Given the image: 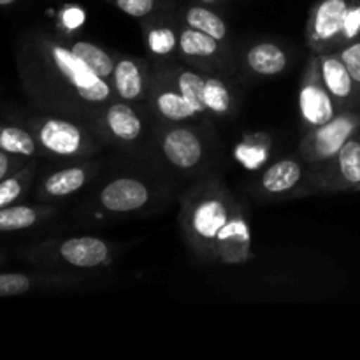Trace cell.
<instances>
[{"label": "cell", "mask_w": 360, "mask_h": 360, "mask_svg": "<svg viewBox=\"0 0 360 360\" xmlns=\"http://www.w3.org/2000/svg\"><path fill=\"white\" fill-rule=\"evenodd\" d=\"M183 227L192 245L210 259L243 262L250 257L252 231L225 190L206 185L193 190L183 213Z\"/></svg>", "instance_id": "cell-1"}, {"label": "cell", "mask_w": 360, "mask_h": 360, "mask_svg": "<svg viewBox=\"0 0 360 360\" xmlns=\"http://www.w3.org/2000/svg\"><path fill=\"white\" fill-rule=\"evenodd\" d=\"M46 55L49 63L63 79V83L86 104L102 105L108 104L115 97V90L111 81L102 79L91 69L84 65L81 58H77L69 46L58 44V42H46Z\"/></svg>", "instance_id": "cell-2"}, {"label": "cell", "mask_w": 360, "mask_h": 360, "mask_svg": "<svg viewBox=\"0 0 360 360\" xmlns=\"http://www.w3.org/2000/svg\"><path fill=\"white\" fill-rule=\"evenodd\" d=\"M41 150L60 158H83L97 151L95 139L77 123L56 116H42L30 123Z\"/></svg>", "instance_id": "cell-3"}, {"label": "cell", "mask_w": 360, "mask_h": 360, "mask_svg": "<svg viewBox=\"0 0 360 360\" xmlns=\"http://www.w3.org/2000/svg\"><path fill=\"white\" fill-rule=\"evenodd\" d=\"M360 130V111H341L330 122L309 129L301 141V155L308 164H327Z\"/></svg>", "instance_id": "cell-4"}, {"label": "cell", "mask_w": 360, "mask_h": 360, "mask_svg": "<svg viewBox=\"0 0 360 360\" xmlns=\"http://www.w3.org/2000/svg\"><path fill=\"white\" fill-rule=\"evenodd\" d=\"M172 84L193 102L204 115L211 112L217 116H225L232 111L234 98L232 91L224 79L195 70H176L172 76Z\"/></svg>", "instance_id": "cell-5"}, {"label": "cell", "mask_w": 360, "mask_h": 360, "mask_svg": "<svg viewBox=\"0 0 360 360\" xmlns=\"http://www.w3.org/2000/svg\"><path fill=\"white\" fill-rule=\"evenodd\" d=\"M352 0H316L306 27V41L315 53L341 48L345 20Z\"/></svg>", "instance_id": "cell-6"}, {"label": "cell", "mask_w": 360, "mask_h": 360, "mask_svg": "<svg viewBox=\"0 0 360 360\" xmlns=\"http://www.w3.org/2000/svg\"><path fill=\"white\" fill-rule=\"evenodd\" d=\"M338 108L340 104L320 79L315 55L309 60V65L306 67L301 88H299V112H301L302 123L308 129H316V127L330 122L340 112Z\"/></svg>", "instance_id": "cell-7"}, {"label": "cell", "mask_w": 360, "mask_h": 360, "mask_svg": "<svg viewBox=\"0 0 360 360\" xmlns=\"http://www.w3.org/2000/svg\"><path fill=\"white\" fill-rule=\"evenodd\" d=\"M58 260L65 266L76 267V269H98V267L109 266L112 260L111 243L104 241L94 236H79V238H69L56 243L53 248Z\"/></svg>", "instance_id": "cell-8"}, {"label": "cell", "mask_w": 360, "mask_h": 360, "mask_svg": "<svg viewBox=\"0 0 360 360\" xmlns=\"http://www.w3.org/2000/svg\"><path fill=\"white\" fill-rule=\"evenodd\" d=\"M151 190L143 179L122 176L109 181L98 193V204L102 210L116 214H127L139 211L150 202Z\"/></svg>", "instance_id": "cell-9"}, {"label": "cell", "mask_w": 360, "mask_h": 360, "mask_svg": "<svg viewBox=\"0 0 360 360\" xmlns=\"http://www.w3.org/2000/svg\"><path fill=\"white\" fill-rule=\"evenodd\" d=\"M160 150L169 164L181 171H192L204 158L202 139L188 127H172L165 130L160 137Z\"/></svg>", "instance_id": "cell-10"}, {"label": "cell", "mask_w": 360, "mask_h": 360, "mask_svg": "<svg viewBox=\"0 0 360 360\" xmlns=\"http://www.w3.org/2000/svg\"><path fill=\"white\" fill-rule=\"evenodd\" d=\"M316 65H319L320 79L323 86L329 90V94L336 98V102L341 105H347L360 94L354 77L348 72L347 65L343 63L341 56L336 53H315Z\"/></svg>", "instance_id": "cell-11"}, {"label": "cell", "mask_w": 360, "mask_h": 360, "mask_svg": "<svg viewBox=\"0 0 360 360\" xmlns=\"http://www.w3.org/2000/svg\"><path fill=\"white\" fill-rule=\"evenodd\" d=\"M326 186L330 190H350L360 185V134L357 132L340 153L327 162Z\"/></svg>", "instance_id": "cell-12"}, {"label": "cell", "mask_w": 360, "mask_h": 360, "mask_svg": "<svg viewBox=\"0 0 360 360\" xmlns=\"http://www.w3.org/2000/svg\"><path fill=\"white\" fill-rule=\"evenodd\" d=\"M146 63L132 56H122L116 60L111 76V86L115 97L125 102H136L146 97Z\"/></svg>", "instance_id": "cell-13"}, {"label": "cell", "mask_w": 360, "mask_h": 360, "mask_svg": "<svg viewBox=\"0 0 360 360\" xmlns=\"http://www.w3.org/2000/svg\"><path fill=\"white\" fill-rule=\"evenodd\" d=\"M102 123L109 136L120 143H136L144 132L143 118L125 101L111 102L105 105Z\"/></svg>", "instance_id": "cell-14"}, {"label": "cell", "mask_w": 360, "mask_h": 360, "mask_svg": "<svg viewBox=\"0 0 360 360\" xmlns=\"http://www.w3.org/2000/svg\"><path fill=\"white\" fill-rule=\"evenodd\" d=\"M94 174L91 165H70L46 176L39 188L41 199H63L79 192Z\"/></svg>", "instance_id": "cell-15"}, {"label": "cell", "mask_w": 360, "mask_h": 360, "mask_svg": "<svg viewBox=\"0 0 360 360\" xmlns=\"http://www.w3.org/2000/svg\"><path fill=\"white\" fill-rule=\"evenodd\" d=\"M153 109L160 118L172 123L190 122L204 115L202 109L197 108L190 98H186L178 88L172 84H162L153 91Z\"/></svg>", "instance_id": "cell-16"}, {"label": "cell", "mask_w": 360, "mask_h": 360, "mask_svg": "<svg viewBox=\"0 0 360 360\" xmlns=\"http://www.w3.org/2000/svg\"><path fill=\"white\" fill-rule=\"evenodd\" d=\"M245 63L253 74L262 77L280 76L290 63V56L276 42L262 41L250 46L245 53Z\"/></svg>", "instance_id": "cell-17"}, {"label": "cell", "mask_w": 360, "mask_h": 360, "mask_svg": "<svg viewBox=\"0 0 360 360\" xmlns=\"http://www.w3.org/2000/svg\"><path fill=\"white\" fill-rule=\"evenodd\" d=\"M302 179V165L295 158H281L274 162L260 176V188L269 195L292 192Z\"/></svg>", "instance_id": "cell-18"}, {"label": "cell", "mask_w": 360, "mask_h": 360, "mask_svg": "<svg viewBox=\"0 0 360 360\" xmlns=\"http://www.w3.org/2000/svg\"><path fill=\"white\" fill-rule=\"evenodd\" d=\"M51 213L53 210L49 207L28 206V204H11V206L0 207V232L27 231L41 224Z\"/></svg>", "instance_id": "cell-19"}, {"label": "cell", "mask_w": 360, "mask_h": 360, "mask_svg": "<svg viewBox=\"0 0 360 360\" xmlns=\"http://www.w3.org/2000/svg\"><path fill=\"white\" fill-rule=\"evenodd\" d=\"M183 21L188 27L204 32V34L211 35V37L220 42L225 41L229 35V27L224 18L214 13L213 9H210V6H204V4L197 2L186 6L183 9Z\"/></svg>", "instance_id": "cell-20"}, {"label": "cell", "mask_w": 360, "mask_h": 360, "mask_svg": "<svg viewBox=\"0 0 360 360\" xmlns=\"http://www.w3.org/2000/svg\"><path fill=\"white\" fill-rule=\"evenodd\" d=\"M179 51L192 60H213L220 55V41L195 28L185 27L179 32Z\"/></svg>", "instance_id": "cell-21"}, {"label": "cell", "mask_w": 360, "mask_h": 360, "mask_svg": "<svg viewBox=\"0 0 360 360\" xmlns=\"http://www.w3.org/2000/svg\"><path fill=\"white\" fill-rule=\"evenodd\" d=\"M70 51L81 58L84 62V65L88 69L94 70L98 77L102 79L111 81L112 70H115L116 60L112 58V55L109 51H105L104 48H101L98 44H94L90 41H74L69 46Z\"/></svg>", "instance_id": "cell-22"}, {"label": "cell", "mask_w": 360, "mask_h": 360, "mask_svg": "<svg viewBox=\"0 0 360 360\" xmlns=\"http://www.w3.org/2000/svg\"><path fill=\"white\" fill-rule=\"evenodd\" d=\"M0 150L23 158L41 153V146L34 134L13 125H0Z\"/></svg>", "instance_id": "cell-23"}, {"label": "cell", "mask_w": 360, "mask_h": 360, "mask_svg": "<svg viewBox=\"0 0 360 360\" xmlns=\"http://www.w3.org/2000/svg\"><path fill=\"white\" fill-rule=\"evenodd\" d=\"M179 34H176L174 27L169 23H155L148 27L146 32V46L151 55L158 58H167L176 49L178 44Z\"/></svg>", "instance_id": "cell-24"}, {"label": "cell", "mask_w": 360, "mask_h": 360, "mask_svg": "<svg viewBox=\"0 0 360 360\" xmlns=\"http://www.w3.org/2000/svg\"><path fill=\"white\" fill-rule=\"evenodd\" d=\"M234 157L246 169H259L269 158V141L266 136H252L234 148Z\"/></svg>", "instance_id": "cell-25"}, {"label": "cell", "mask_w": 360, "mask_h": 360, "mask_svg": "<svg viewBox=\"0 0 360 360\" xmlns=\"http://www.w3.org/2000/svg\"><path fill=\"white\" fill-rule=\"evenodd\" d=\"M34 172L35 165H23L16 172H13V174L0 181V207L16 204V200L25 195V192L30 186L32 178H34Z\"/></svg>", "instance_id": "cell-26"}, {"label": "cell", "mask_w": 360, "mask_h": 360, "mask_svg": "<svg viewBox=\"0 0 360 360\" xmlns=\"http://www.w3.org/2000/svg\"><path fill=\"white\" fill-rule=\"evenodd\" d=\"M41 278L23 273H0V297H14L34 290Z\"/></svg>", "instance_id": "cell-27"}, {"label": "cell", "mask_w": 360, "mask_h": 360, "mask_svg": "<svg viewBox=\"0 0 360 360\" xmlns=\"http://www.w3.org/2000/svg\"><path fill=\"white\" fill-rule=\"evenodd\" d=\"M108 2L118 7L127 16L137 18V20L150 16L158 7V0H108Z\"/></svg>", "instance_id": "cell-28"}, {"label": "cell", "mask_w": 360, "mask_h": 360, "mask_svg": "<svg viewBox=\"0 0 360 360\" xmlns=\"http://www.w3.org/2000/svg\"><path fill=\"white\" fill-rule=\"evenodd\" d=\"M84 21H86V13L77 4H67L58 13V25L67 34H72V32L79 30L84 25Z\"/></svg>", "instance_id": "cell-29"}, {"label": "cell", "mask_w": 360, "mask_h": 360, "mask_svg": "<svg viewBox=\"0 0 360 360\" xmlns=\"http://www.w3.org/2000/svg\"><path fill=\"white\" fill-rule=\"evenodd\" d=\"M338 55L341 56V60L347 65L348 72L352 74V77H354L355 84H357L360 91V37L348 42V44L341 46Z\"/></svg>", "instance_id": "cell-30"}, {"label": "cell", "mask_w": 360, "mask_h": 360, "mask_svg": "<svg viewBox=\"0 0 360 360\" xmlns=\"http://www.w3.org/2000/svg\"><path fill=\"white\" fill-rule=\"evenodd\" d=\"M360 37V0H352L350 9L347 13L345 20L343 34H341V46L355 41Z\"/></svg>", "instance_id": "cell-31"}, {"label": "cell", "mask_w": 360, "mask_h": 360, "mask_svg": "<svg viewBox=\"0 0 360 360\" xmlns=\"http://www.w3.org/2000/svg\"><path fill=\"white\" fill-rule=\"evenodd\" d=\"M21 158L23 157H18V155L13 153H7V151L0 150V181L6 179L7 176H11L13 172H16L18 169H21Z\"/></svg>", "instance_id": "cell-32"}, {"label": "cell", "mask_w": 360, "mask_h": 360, "mask_svg": "<svg viewBox=\"0 0 360 360\" xmlns=\"http://www.w3.org/2000/svg\"><path fill=\"white\" fill-rule=\"evenodd\" d=\"M195 2H199V4H204V6H217V4H220L221 0H195Z\"/></svg>", "instance_id": "cell-33"}, {"label": "cell", "mask_w": 360, "mask_h": 360, "mask_svg": "<svg viewBox=\"0 0 360 360\" xmlns=\"http://www.w3.org/2000/svg\"><path fill=\"white\" fill-rule=\"evenodd\" d=\"M18 0H0V6H13V4H16Z\"/></svg>", "instance_id": "cell-34"}, {"label": "cell", "mask_w": 360, "mask_h": 360, "mask_svg": "<svg viewBox=\"0 0 360 360\" xmlns=\"http://www.w3.org/2000/svg\"><path fill=\"white\" fill-rule=\"evenodd\" d=\"M355 190H357V192H360V185H357V186H355Z\"/></svg>", "instance_id": "cell-35"}, {"label": "cell", "mask_w": 360, "mask_h": 360, "mask_svg": "<svg viewBox=\"0 0 360 360\" xmlns=\"http://www.w3.org/2000/svg\"><path fill=\"white\" fill-rule=\"evenodd\" d=\"M0 260H2V255H0Z\"/></svg>", "instance_id": "cell-36"}]
</instances>
